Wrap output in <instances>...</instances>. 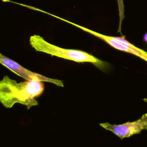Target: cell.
Masks as SVG:
<instances>
[{"label": "cell", "instance_id": "6da1fadb", "mask_svg": "<svg viewBox=\"0 0 147 147\" xmlns=\"http://www.w3.org/2000/svg\"><path fill=\"white\" fill-rule=\"evenodd\" d=\"M44 90V85L41 81L28 80L18 83L5 75L0 82V101L6 108L20 103L29 109L38 105L35 98L41 95Z\"/></svg>", "mask_w": 147, "mask_h": 147}, {"label": "cell", "instance_id": "7a4b0ae2", "mask_svg": "<svg viewBox=\"0 0 147 147\" xmlns=\"http://www.w3.org/2000/svg\"><path fill=\"white\" fill-rule=\"evenodd\" d=\"M29 43L36 51L78 63H91L103 71L106 69L109 66L106 62L99 60L86 52L60 48L48 42L39 35L34 34L31 36L29 38Z\"/></svg>", "mask_w": 147, "mask_h": 147}, {"label": "cell", "instance_id": "3957f363", "mask_svg": "<svg viewBox=\"0 0 147 147\" xmlns=\"http://www.w3.org/2000/svg\"><path fill=\"white\" fill-rule=\"evenodd\" d=\"M31 9L33 10H36V11H39L41 12H42L44 13L47 14L48 15H50L53 17H55L56 18H58L60 20H62L64 22H66L67 23H69L74 26H75L76 27L90 33L92 35L95 36V37L105 41V42H106L108 44H109L110 46H111L112 47L116 49L123 51V52H125L129 53H131L133 55H135L140 58H141V59L146 61L147 62V52H146L145 51L137 47H136L135 45H134L133 44H132L131 43H130V42H129L127 40L125 39V36H122V37H114V36H106V35H104L102 34H100L98 32L93 31L92 30H90L89 29H87V28H85L84 26H80L79 25H78L75 23L72 22L71 21H69L64 18H62L59 16H57L56 15H54L53 14L49 13L48 12L39 9L38 8L34 7H31Z\"/></svg>", "mask_w": 147, "mask_h": 147}, {"label": "cell", "instance_id": "277c9868", "mask_svg": "<svg viewBox=\"0 0 147 147\" xmlns=\"http://www.w3.org/2000/svg\"><path fill=\"white\" fill-rule=\"evenodd\" d=\"M99 125L110 131L121 139L138 134L142 130L147 129V113L140 119L133 122H127L120 125H112L109 122L100 123Z\"/></svg>", "mask_w": 147, "mask_h": 147}, {"label": "cell", "instance_id": "5b68a950", "mask_svg": "<svg viewBox=\"0 0 147 147\" xmlns=\"http://www.w3.org/2000/svg\"><path fill=\"white\" fill-rule=\"evenodd\" d=\"M0 63L5 67L10 69L13 72L18 76L29 80H38L46 82L55 84L60 87H63L64 84L61 80L56 79L49 78L41 74L32 72L25 68L17 62L6 57L2 53H0Z\"/></svg>", "mask_w": 147, "mask_h": 147}, {"label": "cell", "instance_id": "8992f818", "mask_svg": "<svg viewBox=\"0 0 147 147\" xmlns=\"http://www.w3.org/2000/svg\"><path fill=\"white\" fill-rule=\"evenodd\" d=\"M118 4V8H119V29L118 32H121V24L123 18H124V8H123V0H117Z\"/></svg>", "mask_w": 147, "mask_h": 147}, {"label": "cell", "instance_id": "52a82bcc", "mask_svg": "<svg viewBox=\"0 0 147 147\" xmlns=\"http://www.w3.org/2000/svg\"><path fill=\"white\" fill-rule=\"evenodd\" d=\"M144 40L147 43V33H145L144 36Z\"/></svg>", "mask_w": 147, "mask_h": 147}, {"label": "cell", "instance_id": "ba28073f", "mask_svg": "<svg viewBox=\"0 0 147 147\" xmlns=\"http://www.w3.org/2000/svg\"><path fill=\"white\" fill-rule=\"evenodd\" d=\"M3 2H9V0H2Z\"/></svg>", "mask_w": 147, "mask_h": 147}, {"label": "cell", "instance_id": "9c48e42d", "mask_svg": "<svg viewBox=\"0 0 147 147\" xmlns=\"http://www.w3.org/2000/svg\"><path fill=\"white\" fill-rule=\"evenodd\" d=\"M144 100H145L147 102V99H144Z\"/></svg>", "mask_w": 147, "mask_h": 147}]
</instances>
